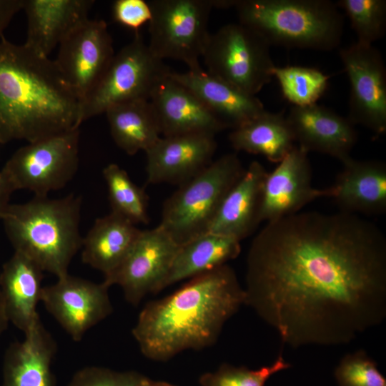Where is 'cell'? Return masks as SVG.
<instances>
[{
    "label": "cell",
    "mask_w": 386,
    "mask_h": 386,
    "mask_svg": "<svg viewBox=\"0 0 386 386\" xmlns=\"http://www.w3.org/2000/svg\"><path fill=\"white\" fill-rule=\"evenodd\" d=\"M244 290L282 343H350L386 317L385 237L342 212L267 222L251 242Z\"/></svg>",
    "instance_id": "cell-1"
},
{
    "label": "cell",
    "mask_w": 386,
    "mask_h": 386,
    "mask_svg": "<svg viewBox=\"0 0 386 386\" xmlns=\"http://www.w3.org/2000/svg\"><path fill=\"white\" fill-rule=\"evenodd\" d=\"M244 302V287L226 264L147 304L132 335L145 357L165 362L185 350L214 345L224 324Z\"/></svg>",
    "instance_id": "cell-2"
},
{
    "label": "cell",
    "mask_w": 386,
    "mask_h": 386,
    "mask_svg": "<svg viewBox=\"0 0 386 386\" xmlns=\"http://www.w3.org/2000/svg\"><path fill=\"white\" fill-rule=\"evenodd\" d=\"M81 112V99L54 60L1 37L0 144L78 129Z\"/></svg>",
    "instance_id": "cell-3"
},
{
    "label": "cell",
    "mask_w": 386,
    "mask_h": 386,
    "mask_svg": "<svg viewBox=\"0 0 386 386\" xmlns=\"http://www.w3.org/2000/svg\"><path fill=\"white\" fill-rule=\"evenodd\" d=\"M81 198L34 196L21 204H10L1 221L14 252L35 262L57 278L68 273L81 248L79 231Z\"/></svg>",
    "instance_id": "cell-4"
},
{
    "label": "cell",
    "mask_w": 386,
    "mask_h": 386,
    "mask_svg": "<svg viewBox=\"0 0 386 386\" xmlns=\"http://www.w3.org/2000/svg\"><path fill=\"white\" fill-rule=\"evenodd\" d=\"M239 22L269 46L330 51L340 44L344 20L328 0H237Z\"/></svg>",
    "instance_id": "cell-5"
},
{
    "label": "cell",
    "mask_w": 386,
    "mask_h": 386,
    "mask_svg": "<svg viewBox=\"0 0 386 386\" xmlns=\"http://www.w3.org/2000/svg\"><path fill=\"white\" fill-rule=\"evenodd\" d=\"M244 171L235 154L213 160L164 202L159 225L179 246L208 232L224 198Z\"/></svg>",
    "instance_id": "cell-6"
},
{
    "label": "cell",
    "mask_w": 386,
    "mask_h": 386,
    "mask_svg": "<svg viewBox=\"0 0 386 386\" xmlns=\"http://www.w3.org/2000/svg\"><path fill=\"white\" fill-rule=\"evenodd\" d=\"M269 47L244 24H227L209 34L202 58L208 73L256 96L273 77Z\"/></svg>",
    "instance_id": "cell-7"
},
{
    "label": "cell",
    "mask_w": 386,
    "mask_h": 386,
    "mask_svg": "<svg viewBox=\"0 0 386 386\" xmlns=\"http://www.w3.org/2000/svg\"><path fill=\"white\" fill-rule=\"evenodd\" d=\"M170 71L136 31L133 40L114 54L101 79L82 100L81 122L117 104L149 100L157 84Z\"/></svg>",
    "instance_id": "cell-8"
},
{
    "label": "cell",
    "mask_w": 386,
    "mask_h": 386,
    "mask_svg": "<svg viewBox=\"0 0 386 386\" xmlns=\"http://www.w3.org/2000/svg\"><path fill=\"white\" fill-rule=\"evenodd\" d=\"M148 46L158 59L186 64L189 70L201 69L209 32L207 25L215 0H152L149 1Z\"/></svg>",
    "instance_id": "cell-9"
},
{
    "label": "cell",
    "mask_w": 386,
    "mask_h": 386,
    "mask_svg": "<svg viewBox=\"0 0 386 386\" xmlns=\"http://www.w3.org/2000/svg\"><path fill=\"white\" fill-rule=\"evenodd\" d=\"M79 129L49 137L18 149L2 167L16 190L47 196L64 187L79 167Z\"/></svg>",
    "instance_id": "cell-10"
},
{
    "label": "cell",
    "mask_w": 386,
    "mask_h": 386,
    "mask_svg": "<svg viewBox=\"0 0 386 386\" xmlns=\"http://www.w3.org/2000/svg\"><path fill=\"white\" fill-rule=\"evenodd\" d=\"M179 247L159 226L141 230L132 249L103 282L118 285L125 300L136 306L149 293L162 290L173 259Z\"/></svg>",
    "instance_id": "cell-11"
},
{
    "label": "cell",
    "mask_w": 386,
    "mask_h": 386,
    "mask_svg": "<svg viewBox=\"0 0 386 386\" xmlns=\"http://www.w3.org/2000/svg\"><path fill=\"white\" fill-rule=\"evenodd\" d=\"M339 54L350 84L347 119L377 135L385 133L386 69L381 54L372 45L356 42Z\"/></svg>",
    "instance_id": "cell-12"
},
{
    "label": "cell",
    "mask_w": 386,
    "mask_h": 386,
    "mask_svg": "<svg viewBox=\"0 0 386 386\" xmlns=\"http://www.w3.org/2000/svg\"><path fill=\"white\" fill-rule=\"evenodd\" d=\"M114 54L106 22L88 18L61 41L54 61L81 102L101 79Z\"/></svg>",
    "instance_id": "cell-13"
},
{
    "label": "cell",
    "mask_w": 386,
    "mask_h": 386,
    "mask_svg": "<svg viewBox=\"0 0 386 386\" xmlns=\"http://www.w3.org/2000/svg\"><path fill=\"white\" fill-rule=\"evenodd\" d=\"M109 287L69 275L42 289L41 302L62 328L76 342L109 316L113 307Z\"/></svg>",
    "instance_id": "cell-14"
},
{
    "label": "cell",
    "mask_w": 386,
    "mask_h": 386,
    "mask_svg": "<svg viewBox=\"0 0 386 386\" xmlns=\"http://www.w3.org/2000/svg\"><path fill=\"white\" fill-rule=\"evenodd\" d=\"M322 197H330V189H316L312 184V168L308 152L293 149L267 172L264 179L259 221L272 222L295 213Z\"/></svg>",
    "instance_id": "cell-15"
},
{
    "label": "cell",
    "mask_w": 386,
    "mask_h": 386,
    "mask_svg": "<svg viewBox=\"0 0 386 386\" xmlns=\"http://www.w3.org/2000/svg\"><path fill=\"white\" fill-rule=\"evenodd\" d=\"M214 134H187L161 137L146 152L148 184L179 186L213 160L217 149Z\"/></svg>",
    "instance_id": "cell-16"
},
{
    "label": "cell",
    "mask_w": 386,
    "mask_h": 386,
    "mask_svg": "<svg viewBox=\"0 0 386 386\" xmlns=\"http://www.w3.org/2000/svg\"><path fill=\"white\" fill-rule=\"evenodd\" d=\"M170 72L157 84L149 99L161 135H215L227 129L192 91L174 79Z\"/></svg>",
    "instance_id": "cell-17"
},
{
    "label": "cell",
    "mask_w": 386,
    "mask_h": 386,
    "mask_svg": "<svg viewBox=\"0 0 386 386\" xmlns=\"http://www.w3.org/2000/svg\"><path fill=\"white\" fill-rule=\"evenodd\" d=\"M298 146L337 158L350 157L357 140L355 125L347 119L317 103L292 106L286 117Z\"/></svg>",
    "instance_id": "cell-18"
},
{
    "label": "cell",
    "mask_w": 386,
    "mask_h": 386,
    "mask_svg": "<svg viewBox=\"0 0 386 386\" xmlns=\"http://www.w3.org/2000/svg\"><path fill=\"white\" fill-rule=\"evenodd\" d=\"M342 170L329 187L340 212L374 215L386 210V165L376 160L342 162Z\"/></svg>",
    "instance_id": "cell-19"
},
{
    "label": "cell",
    "mask_w": 386,
    "mask_h": 386,
    "mask_svg": "<svg viewBox=\"0 0 386 386\" xmlns=\"http://www.w3.org/2000/svg\"><path fill=\"white\" fill-rule=\"evenodd\" d=\"M93 0H24L27 19L24 44L49 57L55 47L79 23L88 19Z\"/></svg>",
    "instance_id": "cell-20"
},
{
    "label": "cell",
    "mask_w": 386,
    "mask_h": 386,
    "mask_svg": "<svg viewBox=\"0 0 386 386\" xmlns=\"http://www.w3.org/2000/svg\"><path fill=\"white\" fill-rule=\"evenodd\" d=\"M56 343L39 319L4 358L2 386H56L51 362Z\"/></svg>",
    "instance_id": "cell-21"
},
{
    "label": "cell",
    "mask_w": 386,
    "mask_h": 386,
    "mask_svg": "<svg viewBox=\"0 0 386 386\" xmlns=\"http://www.w3.org/2000/svg\"><path fill=\"white\" fill-rule=\"evenodd\" d=\"M170 76L192 91L227 128L234 129L265 109L261 101L202 68Z\"/></svg>",
    "instance_id": "cell-22"
},
{
    "label": "cell",
    "mask_w": 386,
    "mask_h": 386,
    "mask_svg": "<svg viewBox=\"0 0 386 386\" xmlns=\"http://www.w3.org/2000/svg\"><path fill=\"white\" fill-rule=\"evenodd\" d=\"M267 172L257 161L250 163L224 198L209 232L241 242L260 224L262 189Z\"/></svg>",
    "instance_id": "cell-23"
},
{
    "label": "cell",
    "mask_w": 386,
    "mask_h": 386,
    "mask_svg": "<svg viewBox=\"0 0 386 386\" xmlns=\"http://www.w3.org/2000/svg\"><path fill=\"white\" fill-rule=\"evenodd\" d=\"M44 271L24 254L14 252L0 271V289L9 323L26 332L40 319Z\"/></svg>",
    "instance_id": "cell-24"
},
{
    "label": "cell",
    "mask_w": 386,
    "mask_h": 386,
    "mask_svg": "<svg viewBox=\"0 0 386 386\" xmlns=\"http://www.w3.org/2000/svg\"><path fill=\"white\" fill-rule=\"evenodd\" d=\"M141 229L110 212L97 218L83 238L81 260L106 275L126 257Z\"/></svg>",
    "instance_id": "cell-25"
},
{
    "label": "cell",
    "mask_w": 386,
    "mask_h": 386,
    "mask_svg": "<svg viewBox=\"0 0 386 386\" xmlns=\"http://www.w3.org/2000/svg\"><path fill=\"white\" fill-rule=\"evenodd\" d=\"M240 252V242L234 238L210 232L201 234L179 246L162 290L226 264Z\"/></svg>",
    "instance_id": "cell-26"
},
{
    "label": "cell",
    "mask_w": 386,
    "mask_h": 386,
    "mask_svg": "<svg viewBox=\"0 0 386 386\" xmlns=\"http://www.w3.org/2000/svg\"><path fill=\"white\" fill-rule=\"evenodd\" d=\"M229 139L235 150L260 154L274 163H279L295 146L287 117L266 110L233 129Z\"/></svg>",
    "instance_id": "cell-27"
},
{
    "label": "cell",
    "mask_w": 386,
    "mask_h": 386,
    "mask_svg": "<svg viewBox=\"0 0 386 386\" xmlns=\"http://www.w3.org/2000/svg\"><path fill=\"white\" fill-rule=\"evenodd\" d=\"M105 114L115 144L129 155L146 152L161 137L157 119L149 100L123 102Z\"/></svg>",
    "instance_id": "cell-28"
},
{
    "label": "cell",
    "mask_w": 386,
    "mask_h": 386,
    "mask_svg": "<svg viewBox=\"0 0 386 386\" xmlns=\"http://www.w3.org/2000/svg\"><path fill=\"white\" fill-rule=\"evenodd\" d=\"M108 189L111 212L137 225L148 224L149 197L127 172L117 164H109L102 171Z\"/></svg>",
    "instance_id": "cell-29"
},
{
    "label": "cell",
    "mask_w": 386,
    "mask_h": 386,
    "mask_svg": "<svg viewBox=\"0 0 386 386\" xmlns=\"http://www.w3.org/2000/svg\"><path fill=\"white\" fill-rule=\"evenodd\" d=\"M272 73L285 99L296 107L316 104L328 85L329 77L315 68L274 66Z\"/></svg>",
    "instance_id": "cell-30"
},
{
    "label": "cell",
    "mask_w": 386,
    "mask_h": 386,
    "mask_svg": "<svg viewBox=\"0 0 386 386\" xmlns=\"http://www.w3.org/2000/svg\"><path fill=\"white\" fill-rule=\"evenodd\" d=\"M336 5L350 19L357 43L372 45L382 38L386 29V1L340 0Z\"/></svg>",
    "instance_id": "cell-31"
},
{
    "label": "cell",
    "mask_w": 386,
    "mask_h": 386,
    "mask_svg": "<svg viewBox=\"0 0 386 386\" xmlns=\"http://www.w3.org/2000/svg\"><path fill=\"white\" fill-rule=\"evenodd\" d=\"M290 367L279 354L272 364L257 370L223 363L215 371L204 373L199 382L201 386H264L270 377Z\"/></svg>",
    "instance_id": "cell-32"
},
{
    "label": "cell",
    "mask_w": 386,
    "mask_h": 386,
    "mask_svg": "<svg viewBox=\"0 0 386 386\" xmlns=\"http://www.w3.org/2000/svg\"><path fill=\"white\" fill-rule=\"evenodd\" d=\"M334 375L339 386H386L377 363L362 350L345 355Z\"/></svg>",
    "instance_id": "cell-33"
},
{
    "label": "cell",
    "mask_w": 386,
    "mask_h": 386,
    "mask_svg": "<svg viewBox=\"0 0 386 386\" xmlns=\"http://www.w3.org/2000/svg\"><path fill=\"white\" fill-rule=\"evenodd\" d=\"M144 377L136 371L88 366L76 372L66 386H139Z\"/></svg>",
    "instance_id": "cell-34"
},
{
    "label": "cell",
    "mask_w": 386,
    "mask_h": 386,
    "mask_svg": "<svg viewBox=\"0 0 386 386\" xmlns=\"http://www.w3.org/2000/svg\"><path fill=\"white\" fill-rule=\"evenodd\" d=\"M149 2L144 0H117L112 7V16L117 22L138 31L151 19Z\"/></svg>",
    "instance_id": "cell-35"
},
{
    "label": "cell",
    "mask_w": 386,
    "mask_h": 386,
    "mask_svg": "<svg viewBox=\"0 0 386 386\" xmlns=\"http://www.w3.org/2000/svg\"><path fill=\"white\" fill-rule=\"evenodd\" d=\"M24 0H0V36L14 16L23 9Z\"/></svg>",
    "instance_id": "cell-36"
},
{
    "label": "cell",
    "mask_w": 386,
    "mask_h": 386,
    "mask_svg": "<svg viewBox=\"0 0 386 386\" xmlns=\"http://www.w3.org/2000/svg\"><path fill=\"white\" fill-rule=\"evenodd\" d=\"M16 189L6 172L0 170V220H1L7 207L10 204V197Z\"/></svg>",
    "instance_id": "cell-37"
},
{
    "label": "cell",
    "mask_w": 386,
    "mask_h": 386,
    "mask_svg": "<svg viewBox=\"0 0 386 386\" xmlns=\"http://www.w3.org/2000/svg\"><path fill=\"white\" fill-rule=\"evenodd\" d=\"M9 324V321L6 315L4 302L0 289V334L3 333L8 328Z\"/></svg>",
    "instance_id": "cell-38"
},
{
    "label": "cell",
    "mask_w": 386,
    "mask_h": 386,
    "mask_svg": "<svg viewBox=\"0 0 386 386\" xmlns=\"http://www.w3.org/2000/svg\"><path fill=\"white\" fill-rule=\"evenodd\" d=\"M139 386H177L171 383L163 382V381H156L149 379L147 377H144Z\"/></svg>",
    "instance_id": "cell-39"
}]
</instances>
